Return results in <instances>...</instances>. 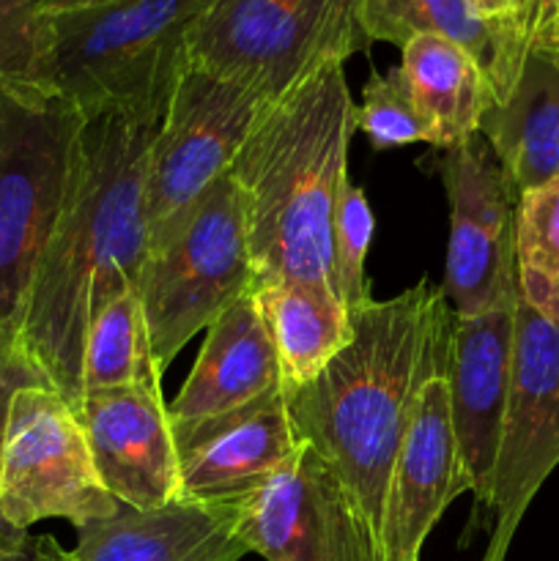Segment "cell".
Listing matches in <instances>:
<instances>
[{
    "mask_svg": "<svg viewBox=\"0 0 559 561\" xmlns=\"http://www.w3.org/2000/svg\"><path fill=\"white\" fill-rule=\"evenodd\" d=\"M280 389L283 376L277 351L255 296L247 294L206 329V343L192 365L190 378L179 398L168 405L170 427L228 414Z\"/></svg>",
    "mask_w": 559,
    "mask_h": 561,
    "instance_id": "cell-17",
    "label": "cell"
},
{
    "mask_svg": "<svg viewBox=\"0 0 559 561\" xmlns=\"http://www.w3.org/2000/svg\"><path fill=\"white\" fill-rule=\"evenodd\" d=\"M255 290L244 208L233 179L223 175L168 233L148 244L137 296L157 370L208 329L214 318Z\"/></svg>",
    "mask_w": 559,
    "mask_h": 561,
    "instance_id": "cell-6",
    "label": "cell"
},
{
    "mask_svg": "<svg viewBox=\"0 0 559 561\" xmlns=\"http://www.w3.org/2000/svg\"><path fill=\"white\" fill-rule=\"evenodd\" d=\"M75 411L110 496L135 510L181 502L179 453L159 383L85 392Z\"/></svg>",
    "mask_w": 559,
    "mask_h": 561,
    "instance_id": "cell-14",
    "label": "cell"
},
{
    "mask_svg": "<svg viewBox=\"0 0 559 561\" xmlns=\"http://www.w3.org/2000/svg\"><path fill=\"white\" fill-rule=\"evenodd\" d=\"M181 502L225 504L261 488L299 442L283 389L250 405L173 427Z\"/></svg>",
    "mask_w": 559,
    "mask_h": 561,
    "instance_id": "cell-16",
    "label": "cell"
},
{
    "mask_svg": "<svg viewBox=\"0 0 559 561\" xmlns=\"http://www.w3.org/2000/svg\"><path fill=\"white\" fill-rule=\"evenodd\" d=\"M99 3H110V0H47L49 11H77Z\"/></svg>",
    "mask_w": 559,
    "mask_h": 561,
    "instance_id": "cell-32",
    "label": "cell"
},
{
    "mask_svg": "<svg viewBox=\"0 0 559 561\" xmlns=\"http://www.w3.org/2000/svg\"><path fill=\"white\" fill-rule=\"evenodd\" d=\"M85 115L58 96L0 91V351L20 354L38 261L75 175Z\"/></svg>",
    "mask_w": 559,
    "mask_h": 561,
    "instance_id": "cell-5",
    "label": "cell"
},
{
    "mask_svg": "<svg viewBox=\"0 0 559 561\" xmlns=\"http://www.w3.org/2000/svg\"><path fill=\"white\" fill-rule=\"evenodd\" d=\"M540 49H548V53L559 55V33H557V36H554V38H551V42H548V44H543V47H540Z\"/></svg>",
    "mask_w": 559,
    "mask_h": 561,
    "instance_id": "cell-33",
    "label": "cell"
},
{
    "mask_svg": "<svg viewBox=\"0 0 559 561\" xmlns=\"http://www.w3.org/2000/svg\"><path fill=\"white\" fill-rule=\"evenodd\" d=\"M252 296L277 351L283 389L310 383L354 337L351 312L327 285L280 279Z\"/></svg>",
    "mask_w": 559,
    "mask_h": 561,
    "instance_id": "cell-21",
    "label": "cell"
},
{
    "mask_svg": "<svg viewBox=\"0 0 559 561\" xmlns=\"http://www.w3.org/2000/svg\"><path fill=\"white\" fill-rule=\"evenodd\" d=\"M515 305L518 294L477 316H453L447 389L453 431L475 496L469 535L488 524L499 436L513 378Z\"/></svg>",
    "mask_w": 559,
    "mask_h": 561,
    "instance_id": "cell-13",
    "label": "cell"
},
{
    "mask_svg": "<svg viewBox=\"0 0 559 561\" xmlns=\"http://www.w3.org/2000/svg\"><path fill=\"white\" fill-rule=\"evenodd\" d=\"M400 71L417 110L433 131V148H453L480 135V121L497 104L480 66L438 36H414L400 47Z\"/></svg>",
    "mask_w": 559,
    "mask_h": 561,
    "instance_id": "cell-22",
    "label": "cell"
},
{
    "mask_svg": "<svg viewBox=\"0 0 559 561\" xmlns=\"http://www.w3.org/2000/svg\"><path fill=\"white\" fill-rule=\"evenodd\" d=\"M269 102L186 60L146 170L148 244L162 239L223 175Z\"/></svg>",
    "mask_w": 559,
    "mask_h": 561,
    "instance_id": "cell-9",
    "label": "cell"
},
{
    "mask_svg": "<svg viewBox=\"0 0 559 561\" xmlns=\"http://www.w3.org/2000/svg\"><path fill=\"white\" fill-rule=\"evenodd\" d=\"M356 16L373 42L403 47L414 36H438L458 44L486 75L502 104L518 82L529 33L486 20L469 0H356Z\"/></svg>",
    "mask_w": 559,
    "mask_h": 561,
    "instance_id": "cell-19",
    "label": "cell"
},
{
    "mask_svg": "<svg viewBox=\"0 0 559 561\" xmlns=\"http://www.w3.org/2000/svg\"><path fill=\"white\" fill-rule=\"evenodd\" d=\"M559 466V327L518 296L510 398L491 488V542L482 561H504L532 499Z\"/></svg>",
    "mask_w": 559,
    "mask_h": 561,
    "instance_id": "cell-10",
    "label": "cell"
},
{
    "mask_svg": "<svg viewBox=\"0 0 559 561\" xmlns=\"http://www.w3.org/2000/svg\"><path fill=\"white\" fill-rule=\"evenodd\" d=\"M515 279L521 299L559 327V179L515 203Z\"/></svg>",
    "mask_w": 559,
    "mask_h": 561,
    "instance_id": "cell-24",
    "label": "cell"
},
{
    "mask_svg": "<svg viewBox=\"0 0 559 561\" xmlns=\"http://www.w3.org/2000/svg\"><path fill=\"white\" fill-rule=\"evenodd\" d=\"M0 561H75V557H71V551H64V548L55 542V537H49V535L33 537L31 535L20 551L11 553V557H5Z\"/></svg>",
    "mask_w": 559,
    "mask_h": 561,
    "instance_id": "cell-30",
    "label": "cell"
},
{
    "mask_svg": "<svg viewBox=\"0 0 559 561\" xmlns=\"http://www.w3.org/2000/svg\"><path fill=\"white\" fill-rule=\"evenodd\" d=\"M480 135L515 197L559 179V55L529 47L510 96L482 115Z\"/></svg>",
    "mask_w": 559,
    "mask_h": 561,
    "instance_id": "cell-20",
    "label": "cell"
},
{
    "mask_svg": "<svg viewBox=\"0 0 559 561\" xmlns=\"http://www.w3.org/2000/svg\"><path fill=\"white\" fill-rule=\"evenodd\" d=\"M159 124L121 113L85 121L58 225L38 261L20 354L75 409L93 318L137 290L148 250L146 170Z\"/></svg>",
    "mask_w": 559,
    "mask_h": 561,
    "instance_id": "cell-1",
    "label": "cell"
},
{
    "mask_svg": "<svg viewBox=\"0 0 559 561\" xmlns=\"http://www.w3.org/2000/svg\"><path fill=\"white\" fill-rule=\"evenodd\" d=\"M121 502L99 480L80 416L47 383L14 394L0 466V510L14 529L49 518L75 529L113 518Z\"/></svg>",
    "mask_w": 559,
    "mask_h": 561,
    "instance_id": "cell-8",
    "label": "cell"
},
{
    "mask_svg": "<svg viewBox=\"0 0 559 561\" xmlns=\"http://www.w3.org/2000/svg\"><path fill=\"white\" fill-rule=\"evenodd\" d=\"M356 129L370 137L373 151L427 142L433 146V131L422 113L417 110L414 96L403 80V71H373L362 88V104L356 107Z\"/></svg>",
    "mask_w": 559,
    "mask_h": 561,
    "instance_id": "cell-26",
    "label": "cell"
},
{
    "mask_svg": "<svg viewBox=\"0 0 559 561\" xmlns=\"http://www.w3.org/2000/svg\"><path fill=\"white\" fill-rule=\"evenodd\" d=\"M343 66H321L269 104L230 162L255 288L299 279L334 290V206L356 131Z\"/></svg>",
    "mask_w": 559,
    "mask_h": 561,
    "instance_id": "cell-3",
    "label": "cell"
},
{
    "mask_svg": "<svg viewBox=\"0 0 559 561\" xmlns=\"http://www.w3.org/2000/svg\"><path fill=\"white\" fill-rule=\"evenodd\" d=\"M373 219L367 195L351 179L343 181L334 206L332 250H334V294L345 310L354 312L370 301V285L365 277V257L373 241Z\"/></svg>",
    "mask_w": 559,
    "mask_h": 561,
    "instance_id": "cell-27",
    "label": "cell"
},
{
    "mask_svg": "<svg viewBox=\"0 0 559 561\" xmlns=\"http://www.w3.org/2000/svg\"><path fill=\"white\" fill-rule=\"evenodd\" d=\"M225 504L247 551L266 561H387L343 482L307 444L261 488Z\"/></svg>",
    "mask_w": 559,
    "mask_h": 561,
    "instance_id": "cell-11",
    "label": "cell"
},
{
    "mask_svg": "<svg viewBox=\"0 0 559 561\" xmlns=\"http://www.w3.org/2000/svg\"><path fill=\"white\" fill-rule=\"evenodd\" d=\"M469 491L453 431L447 378L425 383L414 420L389 471L381 518V553L387 561H420L422 546L444 510Z\"/></svg>",
    "mask_w": 559,
    "mask_h": 561,
    "instance_id": "cell-15",
    "label": "cell"
},
{
    "mask_svg": "<svg viewBox=\"0 0 559 561\" xmlns=\"http://www.w3.org/2000/svg\"><path fill=\"white\" fill-rule=\"evenodd\" d=\"M559 33V0H537L532 11V47H543Z\"/></svg>",
    "mask_w": 559,
    "mask_h": 561,
    "instance_id": "cell-31",
    "label": "cell"
},
{
    "mask_svg": "<svg viewBox=\"0 0 559 561\" xmlns=\"http://www.w3.org/2000/svg\"><path fill=\"white\" fill-rule=\"evenodd\" d=\"M354 337L312 378L283 389L299 444L334 471L381 548L384 496L427 381L447 376L453 310L427 279L351 312Z\"/></svg>",
    "mask_w": 559,
    "mask_h": 561,
    "instance_id": "cell-2",
    "label": "cell"
},
{
    "mask_svg": "<svg viewBox=\"0 0 559 561\" xmlns=\"http://www.w3.org/2000/svg\"><path fill=\"white\" fill-rule=\"evenodd\" d=\"M212 0H110L53 11L44 93L85 121L121 113L162 124L186 66V36Z\"/></svg>",
    "mask_w": 559,
    "mask_h": 561,
    "instance_id": "cell-4",
    "label": "cell"
},
{
    "mask_svg": "<svg viewBox=\"0 0 559 561\" xmlns=\"http://www.w3.org/2000/svg\"><path fill=\"white\" fill-rule=\"evenodd\" d=\"M486 20L499 22V25L521 27L532 38V11L537 0H469Z\"/></svg>",
    "mask_w": 559,
    "mask_h": 561,
    "instance_id": "cell-29",
    "label": "cell"
},
{
    "mask_svg": "<svg viewBox=\"0 0 559 561\" xmlns=\"http://www.w3.org/2000/svg\"><path fill=\"white\" fill-rule=\"evenodd\" d=\"M31 383H47L25 359L22 354H3L0 351V466H3V444H5V425H9V409L14 394L22 387H31ZM49 387V383H47ZM27 531L14 529L9 520L3 518V510H0V559L11 557V553L20 551L27 540Z\"/></svg>",
    "mask_w": 559,
    "mask_h": 561,
    "instance_id": "cell-28",
    "label": "cell"
},
{
    "mask_svg": "<svg viewBox=\"0 0 559 561\" xmlns=\"http://www.w3.org/2000/svg\"><path fill=\"white\" fill-rule=\"evenodd\" d=\"M247 546L228 504L175 502L159 510L121 504L113 518L77 529L75 561H241Z\"/></svg>",
    "mask_w": 559,
    "mask_h": 561,
    "instance_id": "cell-18",
    "label": "cell"
},
{
    "mask_svg": "<svg viewBox=\"0 0 559 561\" xmlns=\"http://www.w3.org/2000/svg\"><path fill=\"white\" fill-rule=\"evenodd\" d=\"M159 381L162 373L153 362L140 296L137 290H124L88 329L82 351V394Z\"/></svg>",
    "mask_w": 559,
    "mask_h": 561,
    "instance_id": "cell-23",
    "label": "cell"
},
{
    "mask_svg": "<svg viewBox=\"0 0 559 561\" xmlns=\"http://www.w3.org/2000/svg\"><path fill=\"white\" fill-rule=\"evenodd\" d=\"M449 201L444 296L453 316H477L518 294L515 279V192L480 137L425 159Z\"/></svg>",
    "mask_w": 559,
    "mask_h": 561,
    "instance_id": "cell-12",
    "label": "cell"
},
{
    "mask_svg": "<svg viewBox=\"0 0 559 561\" xmlns=\"http://www.w3.org/2000/svg\"><path fill=\"white\" fill-rule=\"evenodd\" d=\"M53 11L47 0H0V91L44 93Z\"/></svg>",
    "mask_w": 559,
    "mask_h": 561,
    "instance_id": "cell-25",
    "label": "cell"
},
{
    "mask_svg": "<svg viewBox=\"0 0 559 561\" xmlns=\"http://www.w3.org/2000/svg\"><path fill=\"white\" fill-rule=\"evenodd\" d=\"M367 47L356 0H212L186 36V60L274 104Z\"/></svg>",
    "mask_w": 559,
    "mask_h": 561,
    "instance_id": "cell-7",
    "label": "cell"
}]
</instances>
